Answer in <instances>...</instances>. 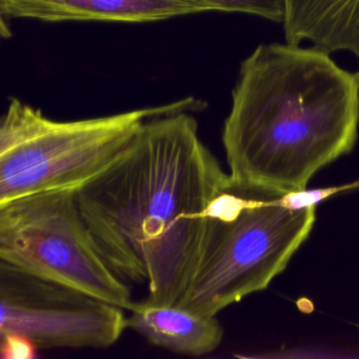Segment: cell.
<instances>
[{"mask_svg":"<svg viewBox=\"0 0 359 359\" xmlns=\"http://www.w3.org/2000/svg\"><path fill=\"white\" fill-rule=\"evenodd\" d=\"M0 336H1V346H0L1 358H36L39 350L29 338L13 333L3 334Z\"/></svg>","mask_w":359,"mask_h":359,"instance_id":"obj_10","label":"cell"},{"mask_svg":"<svg viewBox=\"0 0 359 359\" xmlns=\"http://www.w3.org/2000/svg\"><path fill=\"white\" fill-rule=\"evenodd\" d=\"M331 54L262 43L243 60L222 142L239 182L302 193L358 138L359 76Z\"/></svg>","mask_w":359,"mask_h":359,"instance_id":"obj_2","label":"cell"},{"mask_svg":"<svg viewBox=\"0 0 359 359\" xmlns=\"http://www.w3.org/2000/svg\"><path fill=\"white\" fill-rule=\"evenodd\" d=\"M123 311L0 262V335L20 334L39 351L110 348L128 327Z\"/></svg>","mask_w":359,"mask_h":359,"instance_id":"obj_6","label":"cell"},{"mask_svg":"<svg viewBox=\"0 0 359 359\" xmlns=\"http://www.w3.org/2000/svg\"><path fill=\"white\" fill-rule=\"evenodd\" d=\"M298 194L229 175L208 208L198 258L176 304L216 316L266 289L314 226L316 207L299 205Z\"/></svg>","mask_w":359,"mask_h":359,"instance_id":"obj_3","label":"cell"},{"mask_svg":"<svg viewBox=\"0 0 359 359\" xmlns=\"http://www.w3.org/2000/svg\"><path fill=\"white\" fill-rule=\"evenodd\" d=\"M357 74H358V76H359V71H358V72H357Z\"/></svg>","mask_w":359,"mask_h":359,"instance_id":"obj_11","label":"cell"},{"mask_svg":"<svg viewBox=\"0 0 359 359\" xmlns=\"http://www.w3.org/2000/svg\"><path fill=\"white\" fill-rule=\"evenodd\" d=\"M128 327L154 346L188 356L210 354L224 337V329L216 316H203L178 304H158L147 299L134 304Z\"/></svg>","mask_w":359,"mask_h":359,"instance_id":"obj_8","label":"cell"},{"mask_svg":"<svg viewBox=\"0 0 359 359\" xmlns=\"http://www.w3.org/2000/svg\"><path fill=\"white\" fill-rule=\"evenodd\" d=\"M180 104L62 121L12 98L0 125V205L79 190L126 152L147 119Z\"/></svg>","mask_w":359,"mask_h":359,"instance_id":"obj_4","label":"cell"},{"mask_svg":"<svg viewBox=\"0 0 359 359\" xmlns=\"http://www.w3.org/2000/svg\"><path fill=\"white\" fill-rule=\"evenodd\" d=\"M0 262L123 310L135 304L129 285L98 250L75 191L39 193L0 205Z\"/></svg>","mask_w":359,"mask_h":359,"instance_id":"obj_5","label":"cell"},{"mask_svg":"<svg viewBox=\"0 0 359 359\" xmlns=\"http://www.w3.org/2000/svg\"><path fill=\"white\" fill-rule=\"evenodd\" d=\"M212 12L245 13L283 24L287 14V0H198Z\"/></svg>","mask_w":359,"mask_h":359,"instance_id":"obj_9","label":"cell"},{"mask_svg":"<svg viewBox=\"0 0 359 359\" xmlns=\"http://www.w3.org/2000/svg\"><path fill=\"white\" fill-rule=\"evenodd\" d=\"M194 100L144 121L126 152L75 191L98 250L149 302L176 304L198 258L207 211L228 178L199 137Z\"/></svg>","mask_w":359,"mask_h":359,"instance_id":"obj_1","label":"cell"},{"mask_svg":"<svg viewBox=\"0 0 359 359\" xmlns=\"http://www.w3.org/2000/svg\"><path fill=\"white\" fill-rule=\"evenodd\" d=\"M212 12L198 0H0L3 20L148 24Z\"/></svg>","mask_w":359,"mask_h":359,"instance_id":"obj_7","label":"cell"}]
</instances>
